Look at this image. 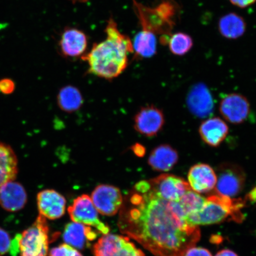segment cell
I'll return each instance as SVG.
<instances>
[{
	"label": "cell",
	"mask_w": 256,
	"mask_h": 256,
	"mask_svg": "<svg viewBox=\"0 0 256 256\" xmlns=\"http://www.w3.org/2000/svg\"><path fill=\"white\" fill-rule=\"evenodd\" d=\"M119 212L120 232L154 256H183L200 238L199 227L188 222L179 202L156 196L148 180L134 186Z\"/></svg>",
	"instance_id": "6da1fadb"
},
{
	"label": "cell",
	"mask_w": 256,
	"mask_h": 256,
	"mask_svg": "<svg viewBox=\"0 0 256 256\" xmlns=\"http://www.w3.org/2000/svg\"><path fill=\"white\" fill-rule=\"evenodd\" d=\"M104 32L106 40L95 43L90 51L82 56L88 64V72L98 78H118L128 66V55L134 53L132 42L121 33L113 18L108 19Z\"/></svg>",
	"instance_id": "7a4b0ae2"
},
{
	"label": "cell",
	"mask_w": 256,
	"mask_h": 256,
	"mask_svg": "<svg viewBox=\"0 0 256 256\" xmlns=\"http://www.w3.org/2000/svg\"><path fill=\"white\" fill-rule=\"evenodd\" d=\"M244 204L242 200H233L217 194L210 195L199 212L188 216V220L197 226L218 224L229 218L242 222L243 217L240 210Z\"/></svg>",
	"instance_id": "3957f363"
},
{
	"label": "cell",
	"mask_w": 256,
	"mask_h": 256,
	"mask_svg": "<svg viewBox=\"0 0 256 256\" xmlns=\"http://www.w3.org/2000/svg\"><path fill=\"white\" fill-rule=\"evenodd\" d=\"M143 30L154 34L170 35L180 14V6L174 0H162L154 8L146 7L133 0Z\"/></svg>",
	"instance_id": "277c9868"
},
{
	"label": "cell",
	"mask_w": 256,
	"mask_h": 256,
	"mask_svg": "<svg viewBox=\"0 0 256 256\" xmlns=\"http://www.w3.org/2000/svg\"><path fill=\"white\" fill-rule=\"evenodd\" d=\"M50 228L46 218L39 215L33 224L19 234L20 256H47Z\"/></svg>",
	"instance_id": "5b68a950"
},
{
	"label": "cell",
	"mask_w": 256,
	"mask_h": 256,
	"mask_svg": "<svg viewBox=\"0 0 256 256\" xmlns=\"http://www.w3.org/2000/svg\"><path fill=\"white\" fill-rule=\"evenodd\" d=\"M217 194L229 198L238 195L244 187L246 176L244 170L234 163L224 162L216 170Z\"/></svg>",
	"instance_id": "8992f818"
},
{
	"label": "cell",
	"mask_w": 256,
	"mask_h": 256,
	"mask_svg": "<svg viewBox=\"0 0 256 256\" xmlns=\"http://www.w3.org/2000/svg\"><path fill=\"white\" fill-rule=\"evenodd\" d=\"M68 212L74 222L94 227L103 235L108 234L110 232V227L99 218L98 211L91 197L88 194L76 198L72 206L68 207Z\"/></svg>",
	"instance_id": "52a82bcc"
},
{
	"label": "cell",
	"mask_w": 256,
	"mask_h": 256,
	"mask_svg": "<svg viewBox=\"0 0 256 256\" xmlns=\"http://www.w3.org/2000/svg\"><path fill=\"white\" fill-rule=\"evenodd\" d=\"M94 256H146L127 236L103 235L94 245Z\"/></svg>",
	"instance_id": "ba28073f"
},
{
	"label": "cell",
	"mask_w": 256,
	"mask_h": 256,
	"mask_svg": "<svg viewBox=\"0 0 256 256\" xmlns=\"http://www.w3.org/2000/svg\"><path fill=\"white\" fill-rule=\"evenodd\" d=\"M150 190L164 200L178 202L191 190L188 182L178 176L162 174L148 180Z\"/></svg>",
	"instance_id": "9c48e42d"
},
{
	"label": "cell",
	"mask_w": 256,
	"mask_h": 256,
	"mask_svg": "<svg viewBox=\"0 0 256 256\" xmlns=\"http://www.w3.org/2000/svg\"><path fill=\"white\" fill-rule=\"evenodd\" d=\"M91 199L98 212L106 216L116 215L120 212L124 202L120 188L108 184H100L96 187Z\"/></svg>",
	"instance_id": "30bf717a"
},
{
	"label": "cell",
	"mask_w": 256,
	"mask_h": 256,
	"mask_svg": "<svg viewBox=\"0 0 256 256\" xmlns=\"http://www.w3.org/2000/svg\"><path fill=\"white\" fill-rule=\"evenodd\" d=\"M165 124L162 110L154 105L142 107L134 116V128L138 133L146 137H154L161 132Z\"/></svg>",
	"instance_id": "8fae6325"
},
{
	"label": "cell",
	"mask_w": 256,
	"mask_h": 256,
	"mask_svg": "<svg viewBox=\"0 0 256 256\" xmlns=\"http://www.w3.org/2000/svg\"><path fill=\"white\" fill-rule=\"evenodd\" d=\"M250 104L245 96L238 94H227L220 104V112L228 122L234 124L244 123L250 114Z\"/></svg>",
	"instance_id": "7c38bea8"
},
{
	"label": "cell",
	"mask_w": 256,
	"mask_h": 256,
	"mask_svg": "<svg viewBox=\"0 0 256 256\" xmlns=\"http://www.w3.org/2000/svg\"><path fill=\"white\" fill-rule=\"evenodd\" d=\"M37 204L40 215L49 220L59 219L66 212V198L55 190L40 192L37 196Z\"/></svg>",
	"instance_id": "4fadbf2b"
},
{
	"label": "cell",
	"mask_w": 256,
	"mask_h": 256,
	"mask_svg": "<svg viewBox=\"0 0 256 256\" xmlns=\"http://www.w3.org/2000/svg\"><path fill=\"white\" fill-rule=\"evenodd\" d=\"M188 179L191 190L200 194L212 191L217 181L216 171L204 163L192 166L188 172Z\"/></svg>",
	"instance_id": "5bb4252c"
},
{
	"label": "cell",
	"mask_w": 256,
	"mask_h": 256,
	"mask_svg": "<svg viewBox=\"0 0 256 256\" xmlns=\"http://www.w3.org/2000/svg\"><path fill=\"white\" fill-rule=\"evenodd\" d=\"M187 104L192 114L198 118H206L212 113L214 100L209 89L202 83L195 84L187 96Z\"/></svg>",
	"instance_id": "9a60e30c"
},
{
	"label": "cell",
	"mask_w": 256,
	"mask_h": 256,
	"mask_svg": "<svg viewBox=\"0 0 256 256\" xmlns=\"http://www.w3.org/2000/svg\"><path fill=\"white\" fill-rule=\"evenodd\" d=\"M88 46L86 34L76 28H66L59 41L60 52L66 57L76 58L84 55Z\"/></svg>",
	"instance_id": "2e32d148"
},
{
	"label": "cell",
	"mask_w": 256,
	"mask_h": 256,
	"mask_svg": "<svg viewBox=\"0 0 256 256\" xmlns=\"http://www.w3.org/2000/svg\"><path fill=\"white\" fill-rule=\"evenodd\" d=\"M27 200L26 192L18 182H8L0 188V206L10 212L23 209Z\"/></svg>",
	"instance_id": "e0dca14e"
},
{
	"label": "cell",
	"mask_w": 256,
	"mask_h": 256,
	"mask_svg": "<svg viewBox=\"0 0 256 256\" xmlns=\"http://www.w3.org/2000/svg\"><path fill=\"white\" fill-rule=\"evenodd\" d=\"M229 128L220 118L214 117L204 120L200 124V135L203 142L212 147L219 146L228 136Z\"/></svg>",
	"instance_id": "ac0fdd59"
},
{
	"label": "cell",
	"mask_w": 256,
	"mask_h": 256,
	"mask_svg": "<svg viewBox=\"0 0 256 256\" xmlns=\"http://www.w3.org/2000/svg\"><path fill=\"white\" fill-rule=\"evenodd\" d=\"M178 161L177 150L168 144H162L150 153L148 164L153 170L168 172L174 168Z\"/></svg>",
	"instance_id": "d6986e66"
},
{
	"label": "cell",
	"mask_w": 256,
	"mask_h": 256,
	"mask_svg": "<svg viewBox=\"0 0 256 256\" xmlns=\"http://www.w3.org/2000/svg\"><path fill=\"white\" fill-rule=\"evenodd\" d=\"M97 236V233L91 226L72 222L67 224L66 226L63 239L66 244L75 248L82 250L88 242L94 241Z\"/></svg>",
	"instance_id": "ffe728a7"
},
{
	"label": "cell",
	"mask_w": 256,
	"mask_h": 256,
	"mask_svg": "<svg viewBox=\"0 0 256 256\" xmlns=\"http://www.w3.org/2000/svg\"><path fill=\"white\" fill-rule=\"evenodd\" d=\"M18 172V159L10 146L0 142V188L14 181Z\"/></svg>",
	"instance_id": "44dd1931"
},
{
	"label": "cell",
	"mask_w": 256,
	"mask_h": 256,
	"mask_svg": "<svg viewBox=\"0 0 256 256\" xmlns=\"http://www.w3.org/2000/svg\"><path fill=\"white\" fill-rule=\"evenodd\" d=\"M218 30L220 34L226 39H238L246 32V22L242 16L231 12L220 18Z\"/></svg>",
	"instance_id": "7402d4cb"
},
{
	"label": "cell",
	"mask_w": 256,
	"mask_h": 256,
	"mask_svg": "<svg viewBox=\"0 0 256 256\" xmlns=\"http://www.w3.org/2000/svg\"><path fill=\"white\" fill-rule=\"evenodd\" d=\"M134 58H147L156 53L158 41L156 34L142 30L138 33L132 42Z\"/></svg>",
	"instance_id": "603a6c76"
},
{
	"label": "cell",
	"mask_w": 256,
	"mask_h": 256,
	"mask_svg": "<svg viewBox=\"0 0 256 256\" xmlns=\"http://www.w3.org/2000/svg\"><path fill=\"white\" fill-rule=\"evenodd\" d=\"M84 103L79 89L73 86H64L57 96V104L60 110L72 114L80 110Z\"/></svg>",
	"instance_id": "cb8c5ba5"
},
{
	"label": "cell",
	"mask_w": 256,
	"mask_h": 256,
	"mask_svg": "<svg viewBox=\"0 0 256 256\" xmlns=\"http://www.w3.org/2000/svg\"><path fill=\"white\" fill-rule=\"evenodd\" d=\"M170 52L177 56H183L190 52L194 42L188 34L178 32L170 36L168 44Z\"/></svg>",
	"instance_id": "d4e9b609"
},
{
	"label": "cell",
	"mask_w": 256,
	"mask_h": 256,
	"mask_svg": "<svg viewBox=\"0 0 256 256\" xmlns=\"http://www.w3.org/2000/svg\"><path fill=\"white\" fill-rule=\"evenodd\" d=\"M206 200V198L190 190L187 192L178 202L188 217L192 214L199 212L203 207Z\"/></svg>",
	"instance_id": "484cf974"
},
{
	"label": "cell",
	"mask_w": 256,
	"mask_h": 256,
	"mask_svg": "<svg viewBox=\"0 0 256 256\" xmlns=\"http://www.w3.org/2000/svg\"><path fill=\"white\" fill-rule=\"evenodd\" d=\"M50 256H83L80 252L72 246L62 244L58 247L50 250Z\"/></svg>",
	"instance_id": "4316f807"
},
{
	"label": "cell",
	"mask_w": 256,
	"mask_h": 256,
	"mask_svg": "<svg viewBox=\"0 0 256 256\" xmlns=\"http://www.w3.org/2000/svg\"><path fill=\"white\" fill-rule=\"evenodd\" d=\"M12 240L8 233L0 228V256H2L10 251Z\"/></svg>",
	"instance_id": "83f0119b"
},
{
	"label": "cell",
	"mask_w": 256,
	"mask_h": 256,
	"mask_svg": "<svg viewBox=\"0 0 256 256\" xmlns=\"http://www.w3.org/2000/svg\"><path fill=\"white\" fill-rule=\"evenodd\" d=\"M15 88V84L14 81L8 78H4L0 80V91L6 94H11Z\"/></svg>",
	"instance_id": "f1b7e54d"
},
{
	"label": "cell",
	"mask_w": 256,
	"mask_h": 256,
	"mask_svg": "<svg viewBox=\"0 0 256 256\" xmlns=\"http://www.w3.org/2000/svg\"><path fill=\"white\" fill-rule=\"evenodd\" d=\"M183 256H212L210 252L202 248L193 247L188 248Z\"/></svg>",
	"instance_id": "f546056e"
},
{
	"label": "cell",
	"mask_w": 256,
	"mask_h": 256,
	"mask_svg": "<svg viewBox=\"0 0 256 256\" xmlns=\"http://www.w3.org/2000/svg\"><path fill=\"white\" fill-rule=\"evenodd\" d=\"M232 4L240 8H246L254 4L256 0H230Z\"/></svg>",
	"instance_id": "4dcf8cb0"
},
{
	"label": "cell",
	"mask_w": 256,
	"mask_h": 256,
	"mask_svg": "<svg viewBox=\"0 0 256 256\" xmlns=\"http://www.w3.org/2000/svg\"><path fill=\"white\" fill-rule=\"evenodd\" d=\"M132 148V151L138 156H143L146 154V148L139 144H136Z\"/></svg>",
	"instance_id": "1f68e13d"
},
{
	"label": "cell",
	"mask_w": 256,
	"mask_h": 256,
	"mask_svg": "<svg viewBox=\"0 0 256 256\" xmlns=\"http://www.w3.org/2000/svg\"><path fill=\"white\" fill-rule=\"evenodd\" d=\"M215 256H238L232 250L228 249L222 250L219 252H218Z\"/></svg>",
	"instance_id": "d6a6232c"
},
{
	"label": "cell",
	"mask_w": 256,
	"mask_h": 256,
	"mask_svg": "<svg viewBox=\"0 0 256 256\" xmlns=\"http://www.w3.org/2000/svg\"><path fill=\"white\" fill-rule=\"evenodd\" d=\"M70 1L72 2H82L88 1V0H70Z\"/></svg>",
	"instance_id": "836d02e7"
}]
</instances>
